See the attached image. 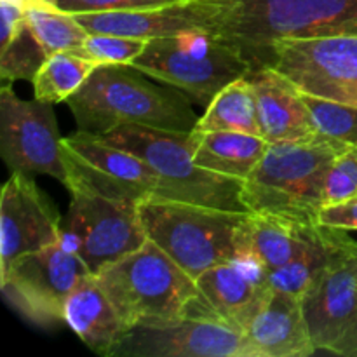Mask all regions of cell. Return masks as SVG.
Listing matches in <instances>:
<instances>
[{
    "instance_id": "obj_33",
    "label": "cell",
    "mask_w": 357,
    "mask_h": 357,
    "mask_svg": "<svg viewBox=\"0 0 357 357\" xmlns=\"http://www.w3.org/2000/svg\"><path fill=\"white\" fill-rule=\"evenodd\" d=\"M0 9H2V33H0V49H2L26 26V20H24V6L20 0H2Z\"/></svg>"
},
{
    "instance_id": "obj_24",
    "label": "cell",
    "mask_w": 357,
    "mask_h": 357,
    "mask_svg": "<svg viewBox=\"0 0 357 357\" xmlns=\"http://www.w3.org/2000/svg\"><path fill=\"white\" fill-rule=\"evenodd\" d=\"M24 20L45 54L56 52H75L79 54L89 31L77 21L72 13L47 3L24 6Z\"/></svg>"
},
{
    "instance_id": "obj_31",
    "label": "cell",
    "mask_w": 357,
    "mask_h": 357,
    "mask_svg": "<svg viewBox=\"0 0 357 357\" xmlns=\"http://www.w3.org/2000/svg\"><path fill=\"white\" fill-rule=\"evenodd\" d=\"M183 0H58L59 9L72 14L107 13V10H135L162 7Z\"/></svg>"
},
{
    "instance_id": "obj_9",
    "label": "cell",
    "mask_w": 357,
    "mask_h": 357,
    "mask_svg": "<svg viewBox=\"0 0 357 357\" xmlns=\"http://www.w3.org/2000/svg\"><path fill=\"white\" fill-rule=\"evenodd\" d=\"M268 66L302 93L357 107V35L274 40L255 68Z\"/></svg>"
},
{
    "instance_id": "obj_25",
    "label": "cell",
    "mask_w": 357,
    "mask_h": 357,
    "mask_svg": "<svg viewBox=\"0 0 357 357\" xmlns=\"http://www.w3.org/2000/svg\"><path fill=\"white\" fill-rule=\"evenodd\" d=\"M96 66L100 65L75 52H56L47 56L31 82L33 98L47 103L66 101L84 86Z\"/></svg>"
},
{
    "instance_id": "obj_3",
    "label": "cell",
    "mask_w": 357,
    "mask_h": 357,
    "mask_svg": "<svg viewBox=\"0 0 357 357\" xmlns=\"http://www.w3.org/2000/svg\"><path fill=\"white\" fill-rule=\"evenodd\" d=\"M94 275L128 328L190 314L215 316L197 281L150 239Z\"/></svg>"
},
{
    "instance_id": "obj_6",
    "label": "cell",
    "mask_w": 357,
    "mask_h": 357,
    "mask_svg": "<svg viewBox=\"0 0 357 357\" xmlns=\"http://www.w3.org/2000/svg\"><path fill=\"white\" fill-rule=\"evenodd\" d=\"M100 136L110 145L142 157L155 171L159 183L152 197L250 213L241 199L243 180L223 176L195 164L192 132L128 124Z\"/></svg>"
},
{
    "instance_id": "obj_17",
    "label": "cell",
    "mask_w": 357,
    "mask_h": 357,
    "mask_svg": "<svg viewBox=\"0 0 357 357\" xmlns=\"http://www.w3.org/2000/svg\"><path fill=\"white\" fill-rule=\"evenodd\" d=\"M73 16L89 33H114L152 40L190 30H209L211 7L208 0H183L149 9L80 13Z\"/></svg>"
},
{
    "instance_id": "obj_18",
    "label": "cell",
    "mask_w": 357,
    "mask_h": 357,
    "mask_svg": "<svg viewBox=\"0 0 357 357\" xmlns=\"http://www.w3.org/2000/svg\"><path fill=\"white\" fill-rule=\"evenodd\" d=\"M243 335L253 357H307L317 352L302 296L272 288Z\"/></svg>"
},
{
    "instance_id": "obj_15",
    "label": "cell",
    "mask_w": 357,
    "mask_h": 357,
    "mask_svg": "<svg viewBox=\"0 0 357 357\" xmlns=\"http://www.w3.org/2000/svg\"><path fill=\"white\" fill-rule=\"evenodd\" d=\"M58 209L33 176L10 173L0 195V279L23 255L61 243Z\"/></svg>"
},
{
    "instance_id": "obj_21",
    "label": "cell",
    "mask_w": 357,
    "mask_h": 357,
    "mask_svg": "<svg viewBox=\"0 0 357 357\" xmlns=\"http://www.w3.org/2000/svg\"><path fill=\"white\" fill-rule=\"evenodd\" d=\"M317 225L271 213H248L243 225V251L272 272L302 251Z\"/></svg>"
},
{
    "instance_id": "obj_20",
    "label": "cell",
    "mask_w": 357,
    "mask_h": 357,
    "mask_svg": "<svg viewBox=\"0 0 357 357\" xmlns=\"http://www.w3.org/2000/svg\"><path fill=\"white\" fill-rule=\"evenodd\" d=\"M63 316L70 330L91 351L101 356H114L119 342L128 330L108 296L98 284L94 274L86 275L77 284L66 300Z\"/></svg>"
},
{
    "instance_id": "obj_19",
    "label": "cell",
    "mask_w": 357,
    "mask_h": 357,
    "mask_svg": "<svg viewBox=\"0 0 357 357\" xmlns=\"http://www.w3.org/2000/svg\"><path fill=\"white\" fill-rule=\"evenodd\" d=\"M257 100L260 135L268 143L309 142L316 138L309 110L300 91L268 66L248 72Z\"/></svg>"
},
{
    "instance_id": "obj_16",
    "label": "cell",
    "mask_w": 357,
    "mask_h": 357,
    "mask_svg": "<svg viewBox=\"0 0 357 357\" xmlns=\"http://www.w3.org/2000/svg\"><path fill=\"white\" fill-rule=\"evenodd\" d=\"M195 281L211 312L241 333L271 289L268 272L250 255L216 265Z\"/></svg>"
},
{
    "instance_id": "obj_32",
    "label": "cell",
    "mask_w": 357,
    "mask_h": 357,
    "mask_svg": "<svg viewBox=\"0 0 357 357\" xmlns=\"http://www.w3.org/2000/svg\"><path fill=\"white\" fill-rule=\"evenodd\" d=\"M319 223L331 229L357 230V194L344 201L324 204L319 213Z\"/></svg>"
},
{
    "instance_id": "obj_26",
    "label": "cell",
    "mask_w": 357,
    "mask_h": 357,
    "mask_svg": "<svg viewBox=\"0 0 357 357\" xmlns=\"http://www.w3.org/2000/svg\"><path fill=\"white\" fill-rule=\"evenodd\" d=\"M330 255V227L317 225L312 236L293 260L268 272V286L278 291L302 296L323 271Z\"/></svg>"
},
{
    "instance_id": "obj_12",
    "label": "cell",
    "mask_w": 357,
    "mask_h": 357,
    "mask_svg": "<svg viewBox=\"0 0 357 357\" xmlns=\"http://www.w3.org/2000/svg\"><path fill=\"white\" fill-rule=\"evenodd\" d=\"M61 142L52 103L21 100L6 80L0 89V153L10 173L49 174L66 185Z\"/></svg>"
},
{
    "instance_id": "obj_1",
    "label": "cell",
    "mask_w": 357,
    "mask_h": 357,
    "mask_svg": "<svg viewBox=\"0 0 357 357\" xmlns=\"http://www.w3.org/2000/svg\"><path fill=\"white\" fill-rule=\"evenodd\" d=\"M131 65H100L66 100L79 131L105 135L128 124L192 132L199 115L183 91L157 86Z\"/></svg>"
},
{
    "instance_id": "obj_23",
    "label": "cell",
    "mask_w": 357,
    "mask_h": 357,
    "mask_svg": "<svg viewBox=\"0 0 357 357\" xmlns=\"http://www.w3.org/2000/svg\"><path fill=\"white\" fill-rule=\"evenodd\" d=\"M246 75L230 82L213 98L194 131H239L260 135L257 100Z\"/></svg>"
},
{
    "instance_id": "obj_2",
    "label": "cell",
    "mask_w": 357,
    "mask_h": 357,
    "mask_svg": "<svg viewBox=\"0 0 357 357\" xmlns=\"http://www.w3.org/2000/svg\"><path fill=\"white\" fill-rule=\"evenodd\" d=\"M209 30L255 68L281 38L357 35V0H208Z\"/></svg>"
},
{
    "instance_id": "obj_13",
    "label": "cell",
    "mask_w": 357,
    "mask_h": 357,
    "mask_svg": "<svg viewBox=\"0 0 357 357\" xmlns=\"http://www.w3.org/2000/svg\"><path fill=\"white\" fill-rule=\"evenodd\" d=\"M112 357H253L246 338L225 321L190 314L129 326Z\"/></svg>"
},
{
    "instance_id": "obj_4",
    "label": "cell",
    "mask_w": 357,
    "mask_h": 357,
    "mask_svg": "<svg viewBox=\"0 0 357 357\" xmlns=\"http://www.w3.org/2000/svg\"><path fill=\"white\" fill-rule=\"evenodd\" d=\"M342 146L316 136L309 142L271 143L250 176L243 181L250 213H271L303 223H319L328 174Z\"/></svg>"
},
{
    "instance_id": "obj_27",
    "label": "cell",
    "mask_w": 357,
    "mask_h": 357,
    "mask_svg": "<svg viewBox=\"0 0 357 357\" xmlns=\"http://www.w3.org/2000/svg\"><path fill=\"white\" fill-rule=\"evenodd\" d=\"M303 103L309 110L316 135L344 150L357 145V107L302 93Z\"/></svg>"
},
{
    "instance_id": "obj_30",
    "label": "cell",
    "mask_w": 357,
    "mask_h": 357,
    "mask_svg": "<svg viewBox=\"0 0 357 357\" xmlns=\"http://www.w3.org/2000/svg\"><path fill=\"white\" fill-rule=\"evenodd\" d=\"M357 194V145L351 146L335 159L328 174L324 204L344 201Z\"/></svg>"
},
{
    "instance_id": "obj_14",
    "label": "cell",
    "mask_w": 357,
    "mask_h": 357,
    "mask_svg": "<svg viewBox=\"0 0 357 357\" xmlns=\"http://www.w3.org/2000/svg\"><path fill=\"white\" fill-rule=\"evenodd\" d=\"M61 145L68 173L66 188L82 185L107 197L136 204L155 194L159 178L142 157L86 131L66 136Z\"/></svg>"
},
{
    "instance_id": "obj_11",
    "label": "cell",
    "mask_w": 357,
    "mask_h": 357,
    "mask_svg": "<svg viewBox=\"0 0 357 357\" xmlns=\"http://www.w3.org/2000/svg\"><path fill=\"white\" fill-rule=\"evenodd\" d=\"M89 268L63 243L23 255L0 279L3 296L26 319L49 326L65 321V303Z\"/></svg>"
},
{
    "instance_id": "obj_34",
    "label": "cell",
    "mask_w": 357,
    "mask_h": 357,
    "mask_svg": "<svg viewBox=\"0 0 357 357\" xmlns=\"http://www.w3.org/2000/svg\"><path fill=\"white\" fill-rule=\"evenodd\" d=\"M23 6H30V3H47V6H58V0H20Z\"/></svg>"
},
{
    "instance_id": "obj_28",
    "label": "cell",
    "mask_w": 357,
    "mask_h": 357,
    "mask_svg": "<svg viewBox=\"0 0 357 357\" xmlns=\"http://www.w3.org/2000/svg\"><path fill=\"white\" fill-rule=\"evenodd\" d=\"M47 59V54L24 26L6 47L0 49V77L7 82L30 80L33 82L38 68Z\"/></svg>"
},
{
    "instance_id": "obj_29",
    "label": "cell",
    "mask_w": 357,
    "mask_h": 357,
    "mask_svg": "<svg viewBox=\"0 0 357 357\" xmlns=\"http://www.w3.org/2000/svg\"><path fill=\"white\" fill-rule=\"evenodd\" d=\"M143 38L114 33H89L79 54L98 65H131L146 47Z\"/></svg>"
},
{
    "instance_id": "obj_5",
    "label": "cell",
    "mask_w": 357,
    "mask_h": 357,
    "mask_svg": "<svg viewBox=\"0 0 357 357\" xmlns=\"http://www.w3.org/2000/svg\"><path fill=\"white\" fill-rule=\"evenodd\" d=\"M146 237L187 274L244 257L243 225L248 213L149 197L138 204Z\"/></svg>"
},
{
    "instance_id": "obj_7",
    "label": "cell",
    "mask_w": 357,
    "mask_h": 357,
    "mask_svg": "<svg viewBox=\"0 0 357 357\" xmlns=\"http://www.w3.org/2000/svg\"><path fill=\"white\" fill-rule=\"evenodd\" d=\"M136 70L208 107L225 86L251 70L239 49L208 30L157 37L135 61Z\"/></svg>"
},
{
    "instance_id": "obj_22",
    "label": "cell",
    "mask_w": 357,
    "mask_h": 357,
    "mask_svg": "<svg viewBox=\"0 0 357 357\" xmlns=\"http://www.w3.org/2000/svg\"><path fill=\"white\" fill-rule=\"evenodd\" d=\"M192 138L197 166L243 181L271 145L264 136L239 131H192Z\"/></svg>"
},
{
    "instance_id": "obj_10",
    "label": "cell",
    "mask_w": 357,
    "mask_h": 357,
    "mask_svg": "<svg viewBox=\"0 0 357 357\" xmlns=\"http://www.w3.org/2000/svg\"><path fill=\"white\" fill-rule=\"evenodd\" d=\"M68 190L72 201L61 243L82 258L91 274L149 241L136 202L107 197L82 185Z\"/></svg>"
},
{
    "instance_id": "obj_8",
    "label": "cell",
    "mask_w": 357,
    "mask_h": 357,
    "mask_svg": "<svg viewBox=\"0 0 357 357\" xmlns=\"http://www.w3.org/2000/svg\"><path fill=\"white\" fill-rule=\"evenodd\" d=\"M316 351L357 357V241L330 227V255L302 295Z\"/></svg>"
}]
</instances>
